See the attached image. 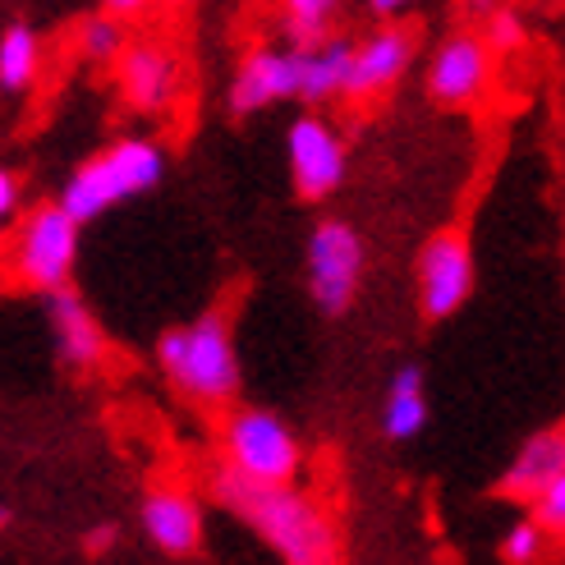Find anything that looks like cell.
I'll return each mask as SVG.
<instances>
[{
    "label": "cell",
    "mask_w": 565,
    "mask_h": 565,
    "mask_svg": "<svg viewBox=\"0 0 565 565\" xmlns=\"http://www.w3.org/2000/svg\"><path fill=\"white\" fill-rule=\"evenodd\" d=\"M212 497L239 515L286 565H341V533L295 483H253L231 469L212 473Z\"/></svg>",
    "instance_id": "6da1fadb"
},
{
    "label": "cell",
    "mask_w": 565,
    "mask_h": 565,
    "mask_svg": "<svg viewBox=\"0 0 565 565\" xmlns=\"http://www.w3.org/2000/svg\"><path fill=\"white\" fill-rule=\"evenodd\" d=\"M157 363L184 401L203 409H221L239 395V350L231 322L221 313H203L189 327H171L157 345Z\"/></svg>",
    "instance_id": "7a4b0ae2"
},
{
    "label": "cell",
    "mask_w": 565,
    "mask_h": 565,
    "mask_svg": "<svg viewBox=\"0 0 565 565\" xmlns=\"http://www.w3.org/2000/svg\"><path fill=\"white\" fill-rule=\"evenodd\" d=\"M161 175H166V152L152 143V138H120V143H110L97 157H88L65 180L61 207L78 225H88L106 212H116L120 203H129V198L157 189Z\"/></svg>",
    "instance_id": "3957f363"
},
{
    "label": "cell",
    "mask_w": 565,
    "mask_h": 565,
    "mask_svg": "<svg viewBox=\"0 0 565 565\" xmlns=\"http://www.w3.org/2000/svg\"><path fill=\"white\" fill-rule=\"evenodd\" d=\"M221 460L253 483H295L303 469V446L290 423L271 409H235L221 423Z\"/></svg>",
    "instance_id": "277c9868"
},
{
    "label": "cell",
    "mask_w": 565,
    "mask_h": 565,
    "mask_svg": "<svg viewBox=\"0 0 565 565\" xmlns=\"http://www.w3.org/2000/svg\"><path fill=\"white\" fill-rule=\"evenodd\" d=\"M78 263V221L61 207V203H42L19 221L14 235V276L28 290H65Z\"/></svg>",
    "instance_id": "5b68a950"
},
{
    "label": "cell",
    "mask_w": 565,
    "mask_h": 565,
    "mask_svg": "<svg viewBox=\"0 0 565 565\" xmlns=\"http://www.w3.org/2000/svg\"><path fill=\"white\" fill-rule=\"evenodd\" d=\"M363 280V239L350 221H318L308 235V290L322 313H345Z\"/></svg>",
    "instance_id": "8992f818"
},
{
    "label": "cell",
    "mask_w": 565,
    "mask_h": 565,
    "mask_svg": "<svg viewBox=\"0 0 565 565\" xmlns=\"http://www.w3.org/2000/svg\"><path fill=\"white\" fill-rule=\"evenodd\" d=\"M473 295V248L465 231L446 225L418 253V308L428 322L456 318Z\"/></svg>",
    "instance_id": "52a82bcc"
},
{
    "label": "cell",
    "mask_w": 565,
    "mask_h": 565,
    "mask_svg": "<svg viewBox=\"0 0 565 565\" xmlns=\"http://www.w3.org/2000/svg\"><path fill=\"white\" fill-rule=\"evenodd\" d=\"M286 161H290V184H295V193L303 198V203H322V198H331L345 184V171H350L345 138L318 116H303V120L290 125Z\"/></svg>",
    "instance_id": "ba28073f"
},
{
    "label": "cell",
    "mask_w": 565,
    "mask_h": 565,
    "mask_svg": "<svg viewBox=\"0 0 565 565\" xmlns=\"http://www.w3.org/2000/svg\"><path fill=\"white\" fill-rule=\"evenodd\" d=\"M414 61V33L401 23H386L363 42H350V70H345V88L341 97L354 106H369L382 93H391L405 78Z\"/></svg>",
    "instance_id": "9c48e42d"
},
{
    "label": "cell",
    "mask_w": 565,
    "mask_h": 565,
    "mask_svg": "<svg viewBox=\"0 0 565 565\" xmlns=\"http://www.w3.org/2000/svg\"><path fill=\"white\" fill-rule=\"evenodd\" d=\"M492 83V51L478 33L446 38L428 61V93L441 106H473Z\"/></svg>",
    "instance_id": "30bf717a"
},
{
    "label": "cell",
    "mask_w": 565,
    "mask_h": 565,
    "mask_svg": "<svg viewBox=\"0 0 565 565\" xmlns=\"http://www.w3.org/2000/svg\"><path fill=\"white\" fill-rule=\"evenodd\" d=\"M138 524H143L148 543L166 556H193L203 547V505H198L193 492H184L175 483H157L143 492Z\"/></svg>",
    "instance_id": "8fae6325"
},
{
    "label": "cell",
    "mask_w": 565,
    "mask_h": 565,
    "mask_svg": "<svg viewBox=\"0 0 565 565\" xmlns=\"http://www.w3.org/2000/svg\"><path fill=\"white\" fill-rule=\"evenodd\" d=\"M116 74H120V97L134 110H166L180 93V61L161 42H125L116 55Z\"/></svg>",
    "instance_id": "7c38bea8"
},
{
    "label": "cell",
    "mask_w": 565,
    "mask_h": 565,
    "mask_svg": "<svg viewBox=\"0 0 565 565\" xmlns=\"http://www.w3.org/2000/svg\"><path fill=\"white\" fill-rule=\"evenodd\" d=\"M295 102V46H253L231 83V110L235 116H258L267 106Z\"/></svg>",
    "instance_id": "4fadbf2b"
},
{
    "label": "cell",
    "mask_w": 565,
    "mask_h": 565,
    "mask_svg": "<svg viewBox=\"0 0 565 565\" xmlns=\"http://www.w3.org/2000/svg\"><path fill=\"white\" fill-rule=\"evenodd\" d=\"M51 335H55V354L70 373H93L102 369L106 359V335L97 327V318L88 313L70 286L65 290H51Z\"/></svg>",
    "instance_id": "5bb4252c"
},
{
    "label": "cell",
    "mask_w": 565,
    "mask_h": 565,
    "mask_svg": "<svg viewBox=\"0 0 565 565\" xmlns=\"http://www.w3.org/2000/svg\"><path fill=\"white\" fill-rule=\"evenodd\" d=\"M556 473H565V433H561V423H556V428L533 433V437L515 450V460L505 465L497 492L511 497V501H529L543 483H552Z\"/></svg>",
    "instance_id": "9a60e30c"
},
{
    "label": "cell",
    "mask_w": 565,
    "mask_h": 565,
    "mask_svg": "<svg viewBox=\"0 0 565 565\" xmlns=\"http://www.w3.org/2000/svg\"><path fill=\"white\" fill-rule=\"evenodd\" d=\"M345 70H350V42H341V38H327L322 46L295 51V102H303V106L341 102Z\"/></svg>",
    "instance_id": "2e32d148"
},
{
    "label": "cell",
    "mask_w": 565,
    "mask_h": 565,
    "mask_svg": "<svg viewBox=\"0 0 565 565\" xmlns=\"http://www.w3.org/2000/svg\"><path fill=\"white\" fill-rule=\"evenodd\" d=\"M423 428H428V386L418 369H401L382 401V433L391 441H414Z\"/></svg>",
    "instance_id": "e0dca14e"
},
{
    "label": "cell",
    "mask_w": 565,
    "mask_h": 565,
    "mask_svg": "<svg viewBox=\"0 0 565 565\" xmlns=\"http://www.w3.org/2000/svg\"><path fill=\"white\" fill-rule=\"evenodd\" d=\"M345 0H280V28L295 51L303 46H322L335 38V19H341Z\"/></svg>",
    "instance_id": "ac0fdd59"
},
{
    "label": "cell",
    "mask_w": 565,
    "mask_h": 565,
    "mask_svg": "<svg viewBox=\"0 0 565 565\" xmlns=\"http://www.w3.org/2000/svg\"><path fill=\"white\" fill-rule=\"evenodd\" d=\"M42 70V42L28 23H14L0 33V88L6 93H28Z\"/></svg>",
    "instance_id": "d6986e66"
},
{
    "label": "cell",
    "mask_w": 565,
    "mask_h": 565,
    "mask_svg": "<svg viewBox=\"0 0 565 565\" xmlns=\"http://www.w3.org/2000/svg\"><path fill=\"white\" fill-rule=\"evenodd\" d=\"M556 552V539L539 524V520H515L511 529H505V539H501V561L505 565H547Z\"/></svg>",
    "instance_id": "ffe728a7"
},
{
    "label": "cell",
    "mask_w": 565,
    "mask_h": 565,
    "mask_svg": "<svg viewBox=\"0 0 565 565\" xmlns=\"http://www.w3.org/2000/svg\"><path fill=\"white\" fill-rule=\"evenodd\" d=\"M129 33H125V19L116 14H93L88 23L78 28V51L88 55L93 65H116V55L125 51Z\"/></svg>",
    "instance_id": "44dd1931"
},
{
    "label": "cell",
    "mask_w": 565,
    "mask_h": 565,
    "mask_svg": "<svg viewBox=\"0 0 565 565\" xmlns=\"http://www.w3.org/2000/svg\"><path fill=\"white\" fill-rule=\"evenodd\" d=\"M524 505H529V520H539L552 539L561 543V533H565V473H556L552 483H543Z\"/></svg>",
    "instance_id": "7402d4cb"
},
{
    "label": "cell",
    "mask_w": 565,
    "mask_h": 565,
    "mask_svg": "<svg viewBox=\"0 0 565 565\" xmlns=\"http://www.w3.org/2000/svg\"><path fill=\"white\" fill-rule=\"evenodd\" d=\"M483 46L492 51V55H511V51H520L524 46V19H520V10H488V23H483Z\"/></svg>",
    "instance_id": "603a6c76"
},
{
    "label": "cell",
    "mask_w": 565,
    "mask_h": 565,
    "mask_svg": "<svg viewBox=\"0 0 565 565\" xmlns=\"http://www.w3.org/2000/svg\"><path fill=\"white\" fill-rule=\"evenodd\" d=\"M19 212V180L10 171H0V225H10Z\"/></svg>",
    "instance_id": "cb8c5ba5"
},
{
    "label": "cell",
    "mask_w": 565,
    "mask_h": 565,
    "mask_svg": "<svg viewBox=\"0 0 565 565\" xmlns=\"http://www.w3.org/2000/svg\"><path fill=\"white\" fill-rule=\"evenodd\" d=\"M152 6V0H106V14H116V19H134V14H143Z\"/></svg>",
    "instance_id": "d4e9b609"
},
{
    "label": "cell",
    "mask_w": 565,
    "mask_h": 565,
    "mask_svg": "<svg viewBox=\"0 0 565 565\" xmlns=\"http://www.w3.org/2000/svg\"><path fill=\"white\" fill-rule=\"evenodd\" d=\"M369 6H373V14H382V19H395V14H405V10L414 6V0H369Z\"/></svg>",
    "instance_id": "484cf974"
},
{
    "label": "cell",
    "mask_w": 565,
    "mask_h": 565,
    "mask_svg": "<svg viewBox=\"0 0 565 565\" xmlns=\"http://www.w3.org/2000/svg\"><path fill=\"white\" fill-rule=\"evenodd\" d=\"M110 543H116V529H97V533H93V539H88V552L97 556V552H106Z\"/></svg>",
    "instance_id": "4316f807"
},
{
    "label": "cell",
    "mask_w": 565,
    "mask_h": 565,
    "mask_svg": "<svg viewBox=\"0 0 565 565\" xmlns=\"http://www.w3.org/2000/svg\"><path fill=\"white\" fill-rule=\"evenodd\" d=\"M10 524V511H6V505H0V529H6Z\"/></svg>",
    "instance_id": "83f0119b"
},
{
    "label": "cell",
    "mask_w": 565,
    "mask_h": 565,
    "mask_svg": "<svg viewBox=\"0 0 565 565\" xmlns=\"http://www.w3.org/2000/svg\"><path fill=\"white\" fill-rule=\"evenodd\" d=\"M175 6H184V0H175Z\"/></svg>",
    "instance_id": "f1b7e54d"
}]
</instances>
